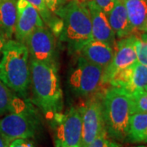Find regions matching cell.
<instances>
[{"label":"cell","instance_id":"1","mask_svg":"<svg viewBox=\"0 0 147 147\" xmlns=\"http://www.w3.org/2000/svg\"><path fill=\"white\" fill-rule=\"evenodd\" d=\"M32 103L41 110L47 118L52 119L64 108L63 91L58 74V65L30 60Z\"/></svg>","mask_w":147,"mask_h":147},{"label":"cell","instance_id":"2","mask_svg":"<svg viewBox=\"0 0 147 147\" xmlns=\"http://www.w3.org/2000/svg\"><path fill=\"white\" fill-rule=\"evenodd\" d=\"M0 59V79L13 92L27 98L31 85L30 53L24 42L6 41Z\"/></svg>","mask_w":147,"mask_h":147},{"label":"cell","instance_id":"3","mask_svg":"<svg viewBox=\"0 0 147 147\" xmlns=\"http://www.w3.org/2000/svg\"><path fill=\"white\" fill-rule=\"evenodd\" d=\"M56 15L62 21L60 39L65 43L69 53H79L84 45L93 39L87 3L80 0H70L56 12Z\"/></svg>","mask_w":147,"mask_h":147},{"label":"cell","instance_id":"4","mask_svg":"<svg viewBox=\"0 0 147 147\" xmlns=\"http://www.w3.org/2000/svg\"><path fill=\"white\" fill-rule=\"evenodd\" d=\"M102 114L107 136L118 142H126L129 119L131 115L129 92L112 87L101 93Z\"/></svg>","mask_w":147,"mask_h":147},{"label":"cell","instance_id":"5","mask_svg":"<svg viewBox=\"0 0 147 147\" xmlns=\"http://www.w3.org/2000/svg\"><path fill=\"white\" fill-rule=\"evenodd\" d=\"M40 128V116L26 98H21L15 109L0 119V133L7 143L19 138H34Z\"/></svg>","mask_w":147,"mask_h":147},{"label":"cell","instance_id":"6","mask_svg":"<svg viewBox=\"0 0 147 147\" xmlns=\"http://www.w3.org/2000/svg\"><path fill=\"white\" fill-rule=\"evenodd\" d=\"M104 69L80 56L69 75V86L74 94L88 97L99 92Z\"/></svg>","mask_w":147,"mask_h":147},{"label":"cell","instance_id":"7","mask_svg":"<svg viewBox=\"0 0 147 147\" xmlns=\"http://www.w3.org/2000/svg\"><path fill=\"white\" fill-rule=\"evenodd\" d=\"M55 147H79L82 137V114L80 108L72 106L65 113L53 116Z\"/></svg>","mask_w":147,"mask_h":147},{"label":"cell","instance_id":"8","mask_svg":"<svg viewBox=\"0 0 147 147\" xmlns=\"http://www.w3.org/2000/svg\"><path fill=\"white\" fill-rule=\"evenodd\" d=\"M101 93L88 97L84 105L80 106L82 114V137L79 147H87L101 133L105 132V123L102 114Z\"/></svg>","mask_w":147,"mask_h":147},{"label":"cell","instance_id":"9","mask_svg":"<svg viewBox=\"0 0 147 147\" xmlns=\"http://www.w3.org/2000/svg\"><path fill=\"white\" fill-rule=\"evenodd\" d=\"M25 44L30 59L58 65L57 41L53 32L46 26L35 30L27 38Z\"/></svg>","mask_w":147,"mask_h":147},{"label":"cell","instance_id":"10","mask_svg":"<svg viewBox=\"0 0 147 147\" xmlns=\"http://www.w3.org/2000/svg\"><path fill=\"white\" fill-rule=\"evenodd\" d=\"M136 34L120 38L116 42L115 54L110 65L104 69L102 76V84H109L110 80L119 71L131 66L137 61L135 49Z\"/></svg>","mask_w":147,"mask_h":147},{"label":"cell","instance_id":"11","mask_svg":"<svg viewBox=\"0 0 147 147\" xmlns=\"http://www.w3.org/2000/svg\"><path fill=\"white\" fill-rule=\"evenodd\" d=\"M17 17L15 28L16 40L26 42L33 32L39 27L46 26L38 11L26 0H16Z\"/></svg>","mask_w":147,"mask_h":147},{"label":"cell","instance_id":"12","mask_svg":"<svg viewBox=\"0 0 147 147\" xmlns=\"http://www.w3.org/2000/svg\"><path fill=\"white\" fill-rule=\"evenodd\" d=\"M110 86L123 88L131 92L147 86V66L136 62L131 66L119 71L109 83Z\"/></svg>","mask_w":147,"mask_h":147},{"label":"cell","instance_id":"13","mask_svg":"<svg viewBox=\"0 0 147 147\" xmlns=\"http://www.w3.org/2000/svg\"><path fill=\"white\" fill-rule=\"evenodd\" d=\"M87 5L91 16L93 39L105 42L115 48L116 45L115 34L110 26L107 14L95 3L93 0L88 1Z\"/></svg>","mask_w":147,"mask_h":147},{"label":"cell","instance_id":"14","mask_svg":"<svg viewBox=\"0 0 147 147\" xmlns=\"http://www.w3.org/2000/svg\"><path fill=\"white\" fill-rule=\"evenodd\" d=\"M79 53L90 62L105 69L110 65L114 57L115 48L105 42L92 39L84 45Z\"/></svg>","mask_w":147,"mask_h":147},{"label":"cell","instance_id":"15","mask_svg":"<svg viewBox=\"0 0 147 147\" xmlns=\"http://www.w3.org/2000/svg\"><path fill=\"white\" fill-rule=\"evenodd\" d=\"M112 30L119 39L134 34L131 30L127 18L126 8L123 0H115V5L107 14Z\"/></svg>","mask_w":147,"mask_h":147},{"label":"cell","instance_id":"16","mask_svg":"<svg viewBox=\"0 0 147 147\" xmlns=\"http://www.w3.org/2000/svg\"><path fill=\"white\" fill-rule=\"evenodd\" d=\"M17 17L16 0H0V32L5 41L15 34Z\"/></svg>","mask_w":147,"mask_h":147},{"label":"cell","instance_id":"17","mask_svg":"<svg viewBox=\"0 0 147 147\" xmlns=\"http://www.w3.org/2000/svg\"><path fill=\"white\" fill-rule=\"evenodd\" d=\"M134 34L140 33L147 19V0H123Z\"/></svg>","mask_w":147,"mask_h":147},{"label":"cell","instance_id":"18","mask_svg":"<svg viewBox=\"0 0 147 147\" xmlns=\"http://www.w3.org/2000/svg\"><path fill=\"white\" fill-rule=\"evenodd\" d=\"M127 142L147 143V113H134L130 116Z\"/></svg>","mask_w":147,"mask_h":147},{"label":"cell","instance_id":"19","mask_svg":"<svg viewBox=\"0 0 147 147\" xmlns=\"http://www.w3.org/2000/svg\"><path fill=\"white\" fill-rule=\"evenodd\" d=\"M30 3L42 17L45 25L48 26L49 30L53 32V34L59 36L62 29V21L57 15H54L47 7L45 0H26Z\"/></svg>","mask_w":147,"mask_h":147},{"label":"cell","instance_id":"20","mask_svg":"<svg viewBox=\"0 0 147 147\" xmlns=\"http://www.w3.org/2000/svg\"><path fill=\"white\" fill-rule=\"evenodd\" d=\"M20 99L21 97L13 94V92L0 79V116L14 110Z\"/></svg>","mask_w":147,"mask_h":147},{"label":"cell","instance_id":"21","mask_svg":"<svg viewBox=\"0 0 147 147\" xmlns=\"http://www.w3.org/2000/svg\"><path fill=\"white\" fill-rule=\"evenodd\" d=\"M131 99V115L134 113H147V91L138 88L129 92Z\"/></svg>","mask_w":147,"mask_h":147},{"label":"cell","instance_id":"22","mask_svg":"<svg viewBox=\"0 0 147 147\" xmlns=\"http://www.w3.org/2000/svg\"><path fill=\"white\" fill-rule=\"evenodd\" d=\"M87 147H122L119 142H115L107 136L106 131L101 133Z\"/></svg>","mask_w":147,"mask_h":147},{"label":"cell","instance_id":"23","mask_svg":"<svg viewBox=\"0 0 147 147\" xmlns=\"http://www.w3.org/2000/svg\"><path fill=\"white\" fill-rule=\"evenodd\" d=\"M135 49L137 53V62L147 66V41L142 40L140 37L137 35Z\"/></svg>","mask_w":147,"mask_h":147},{"label":"cell","instance_id":"24","mask_svg":"<svg viewBox=\"0 0 147 147\" xmlns=\"http://www.w3.org/2000/svg\"><path fill=\"white\" fill-rule=\"evenodd\" d=\"M45 2L49 10L56 15V12L67 3V0H45Z\"/></svg>","mask_w":147,"mask_h":147},{"label":"cell","instance_id":"25","mask_svg":"<svg viewBox=\"0 0 147 147\" xmlns=\"http://www.w3.org/2000/svg\"><path fill=\"white\" fill-rule=\"evenodd\" d=\"M8 147H36L30 139H15L8 143Z\"/></svg>","mask_w":147,"mask_h":147},{"label":"cell","instance_id":"26","mask_svg":"<svg viewBox=\"0 0 147 147\" xmlns=\"http://www.w3.org/2000/svg\"><path fill=\"white\" fill-rule=\"evenodd\" d=\"M93 1L106 14H108L110 10L113 8V7L115 5V0H93Z\"/></svg>","mask_w":147,"mask_h":147},{"label":"cell","instance_id":"27","mask_svg":"<svg viewBox=\"0 0 147 147\" xmlns=\"http://www.w3.org/2000/svg\"><path fill=\"white\" fill-rule=\"evenodd\" d=\"M0 147H8V143L6 142L4 137L0 133Z\"/></svg>","mask_w":147,"mask_h":147},{"label":"cell","instance_id":"28","mask_svg":"<svg viewBox=\"0 0 147 147\" xmlns=\"http://www.w3.org/2000/svg\"><path fill=\"white\" fill-rule=\"evenodd\" d=\"M5 39H4V38L3 36V34H1V32H0V54H1V52H2V49H3V47L4 46V43H5Z\"/></svg>","mask_w":147,"mask_h":147},{"label":"cell","instance_id":"29","mask_svg":"<svg viewBox=\"0 0 147 147\" xmlns=\"http://www.w3.org/2000/svg\"><path fill=\"white\" fill-rule=\"evenodd\" d=\"M140 33H147V19L146 22H145V24L143 25V26L141 28Z\"/></svg>","mask_w":147,"mask_h":147},{"label":"cell","instance_id":"30","mask_svg":"<svg viewBox=\"0 0 147 147\" xmlns=\"http://www.w3.org/2000/svg\"><path fill=\"white\" fill-rule=\"evenodd\" d=\"M140 38H142V40H145V41H147V33H142L141 34Z\"/></svg>","mask_w":147,"mask_h":147},{"label":"cell","instance_id":"31","mask_svg":"<svg viewBox=\"0 0 147 147\" xmlns=\"http://www.w3.org/2000/svg\"><path fill=\"white\" fill-rule=\"evenodd\" d=\"M132 147H147V146H132Z\"/></svg>","mask_w":147,"mask_h":147},{"label":"cell","instance_id":"32","mask_svg":"<svg viewBox=\"0 0 147 147\" xmlns=\"http://www.w3.org/2000/svg\"><path fill=\"white\" fill-rule=\"evenodd\" d=\"M145 89H146L147 91V86H146V87H145Z\"/></svg>","mask_w":147,"mask_h":147}]
</instances>
